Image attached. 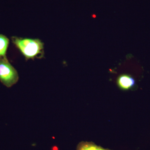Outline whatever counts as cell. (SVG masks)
Masks as SVG:
<instances>
[{
  "instance_id": "cell-4",
  "label": "cell",
  "mask_w": 150,
  "mask_h": 150,
  "mask_svg": "<svg viewBox=\"0 0 150 150\" xmlns=\"http://www.w3.org/2000/svg\"><path fill=\"white\" fill-rule=\"evenodd\" d=\"M77 150H111L97 146L92 142H81L78 145Z\"/></svg>"
},
{
  "instance_id": "cell-2",
  "label": "cell",
  "mask_w": 150,
  "mask_h": 150,
  "mask_svg": "<svg viewBox=\"0 0 150 150\" xmlns=\"http://www.w3.org/2000/svg\"><path fill=\"white\" fill-rule=\"evenodd\" d=\"M19 76L6 57L0 56V81L6 87H11L18 80Z\"/></svg>"
},
{
  "instance_id": "cell-1",
  "label": "cell",
  "mask_w": 150,
  "mask_h": 150,
  "mask_svg": "<svg viewBox=\"0 0 150 150\" xmlns=\"http://www.w3.org/2000/svg\"><path fill=\"white\" fill-rule=\"evenodd\" d=\"M12 42L26 60L44 57V43L38 38L12 36Z\"/></svg>"
},
{
  "instance_id": "cell-5",
  "label": "cell",
  "mask_w": 150,
  "mask_h": 150,
  "mask_svg": "<svg viewBox=\"0 0 150 150\" xmlns=\"http://www.w3.org/2000/svg\"><path fill=\"white\" fill-rule=\"evenodd\" d=\"M9 39L6 35L0 34V56L6 57V52Z\"/></svg>"
},
{
  "instance_id": "cell-3",
  "label": "cell",
  "mask_w": 150,
  "mask_h": 150,
  "mask_svg": "<svg viewBox=\"0 0 150 150\" xmlns=\"http://www.w3.org/2000/svg\"><path fill=\"white\" fill-rule=\"evenodd\" d=\"M117 84L121 89L128 90L134 86L135 81L130 75L123 74L119 76L117 79Z\"/></svg>"
}]
</instances>
